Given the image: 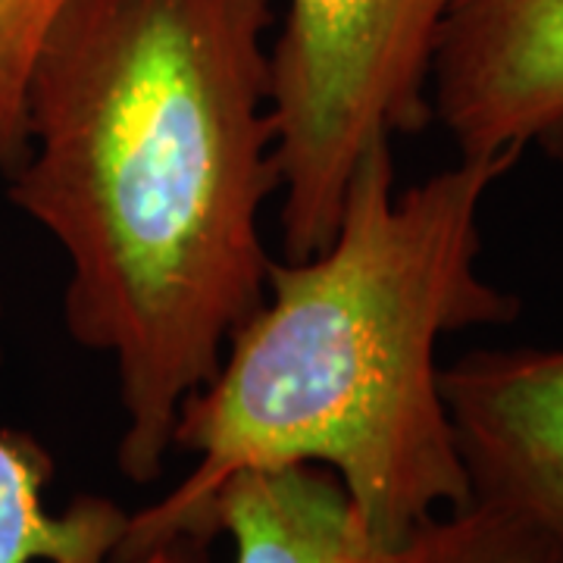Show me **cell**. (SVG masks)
Instances as JSON below:
<instances>
[{
    "mask_svg": "<svg viewBox=\"0 0 563 563\" xmlns=\"http://www.w3.org/2000/svg\"><path fill=\"white\" fill-rule=\"evenodd\" d=\"M269 25L273 0H66L25 81L10 201L69 261V339L117 363L139 485L266 295Z\"/></svg>",
    "mask_w": 563,
    "mask_h": 563,
    "instance_id": "6da1fadb",
    "label": "cell"
},
{
    "mask_svg": "<svg viewBox=\"0 0 563 563\" xmlns=\"http://www.w3.org/2000/svg\"><path fill=\"white\" fill-rule=\"evenodd\" d=\"M442 391L473 498L563 542V344L470 351Z\"/></svg>",
    "mask_w": 563,
    "mask_h": 563,
    "instance_id": "5b68a950",
    "label": "cell"
},
{
    "mask_svg": "<svg viewBox=\"0 0 563 563\" xmlns=\"http://www.w3.org/2000/svg\"><path fill=\"white\" fill-rule=\"evenodd\" d=\"M404 563H563V542L495 504L470 501L422 523Z\"/></svg>",
    "mask_w": 563,
    "mask_h": 563,
    "instance_id": "ba28073f",
    "label": "cell"
},
{
    "mask_svg": "<svg viewBox=\"0 0 563 563\" xmlns=\"http://www.w3.org/2000/svg\"><path fill=\"white\" fill-rule=\"evenodd\" d=\"M429 98L457 157H563V0H461Z\"/></svg>",
    "mask_w": 563,
    "mask_h": 563,
    "instance_id": "277c9868",
    "label": "cell"
},
{
    "mask_svg": "<svg viewBox=\"0 0 563 563\" xmlns=\"http://www.w3.org/2000/svg\"><path fill=\"white\" fill-rule=\"evenodd\" d=\"M207 544L210 542H203V539L181 536V539L154 544V548H147V551L129 554V558H120V561L113 563H210V558H207Z\"/></svg>",
    "mask_w": 563,
    "mask_h": 563,
    "instance_id": "30bf717a",
    "label": "cell"
},
{
    "mask_svg": "<svg viewBox=\"0 0 563 563\" xmlns=\"http://www.w3.org/2000/svg\"><path fill=\"white\" fill-rule=\"evenodd\" d=\"M63 7L66 0H0V176H10L25 154V81Z\"/></svg>",
    "mask_w": 563,
    "mask_h": 563,
    "instance_id": "9c48e42d",
    "label": "cell"
},
{
    "mask_svg": "<svg viewBox=\"0 0 563 563\" xmlns=\"http://www.w3.org/2000/svg\"><path fill=\"white\" fill-rule=\"evenodd\" d=\"M520 157H457L395 191L391 144L347 185L332 242L276 261L217 373L181 404L173 448L191 473L129 514L117 561L210 539L222 485L251 470L322 466L385 548L473 498L442 391L439 344L504 325L520 301L485 279L483 207Z\"/></svg>",
    "mask_w": 563,
    "mask_h": 563,
    "instance_id": "7a4b0ae2",
    "label": "cell"
},
{
    "mask_svg": "<svg viewBox=\"0 0 563 563\" xmlns=\"http://www.w3.org/2000/svg\"><path fill=\"white\" fill-rule=\"evenodd\" d=\"M217 536L235 563H404L401 548L369 536L339 476L310 463L229 479L210 507Z\"/></svg>",
    "mask_w": 563,
    "mask_h": 563,
    "instance_id": "8992f818",
    "label": "cell"
},
{
    "mask_svg": "<svg viewBox=\"0 0 563 563\" xmlns=\"http://www.w3.org/2000/svg\"><path fill=\"white\" fill-rule=\"evenodd\" d=\"M3 317V310H0ZM54 457L35 435L0 429V563H113L129 514L98 495L51 510Z\"/></svg>",
    "mask_w": 563,
    "mask_h": 563,
    "instance_id": "52a82bcc",
    "label": "cell"
},
{
    "mask_svg": "<svg viewBox=\"0 0 563 563\" xmlns=\"http://www.w3.org/2000/svg\"><path fill=\"white\" fill-rule=\"evenodd\" d=\"M461 0H288L269 44L282 257L332 242L376 144L432 122V63Z\"/></svg>",
    "mask_w": 563,
    "mask_h": 563,
    "instance_id": "3957f363",
    "label": "cell"
}]
</instances>
